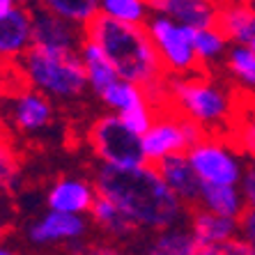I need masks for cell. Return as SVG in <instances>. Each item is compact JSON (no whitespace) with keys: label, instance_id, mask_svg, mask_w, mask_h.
<instances>
[{"label":"cell","instance_id":"cell-1","mask_svg":"<svg viewBox=\"0 0 255 255\" xmlns=\"http://www.w3.org/2000/svg\"><path fill=\"white\" fill-rule=\"evenodd\" d=\"M92 182L99 196L115 202L136 230L156 232L189 223L191 207L166 184L154 163L127 168L99 163Z\"/></svg>","mask_w":255,"mask_h":255},{"label":"cell","instance_id":"cell-2","mask_svg":"<svg viewBox=\"0 0 255 255\" xmlns=\"http://www.w3.org/2000/svg\"><path fill=\"white\" fill-rule=\"evenodd\" d=\"M249 101L251 97L242 95L230 81H221L212 69L168 76V106L207 133H230Z\"/></svg>","mask_w":255,"mask_h":255},{"label":"cell","instance_id":"cell-3","mask_svg":"<svg viewBox=\"0 0 255 255\" xmlns=\"http://www.w3.org/2000/svg\"><path fill=\"white\" fill-rule=\"evenodd\" d=\"M85 37L95 39L106 51L120 76L142 85L145 92L154 90L168 78L145 25L115 21L99 12L85 25Z\"/></svg>","mask_w":255,"mask_h":255},{"label":"cell","instance_id":"cell-4","mask_svg":"<svg viewBox=\"0 0 255 255\" xmlns=\"http://www.w3.org/2000/svg\"><path fill=\"white\" fill-rule=\"evenodd\" d=\"M21 81L42 90L53 101H74L88 92L90 81L78 51L32 44L18 60Z\"/></svg>","mask_w":255,"mask_h":255},{"label":"cell","instance_id":"cell-5","mask_svg":"<svg viewBox=\"0 0 255 255\" xmlns=\"http://www.w3.org/2000/svg\"><path fill=\"white\" fill-rule=\"evenodd\" d=\"M202 184H239L246 175V156L228 133H205L186 152Z\"/></svg>","mask_w":255,"mask_h":255},{"label":"cell","instance_id":"cell-6","mask_svg":"<svg viewBox=\"0 0 255 255\" xmlns=\"http://www.w3.org/2000/svg\"><path fill=\"white\" fill-rule=\"evenodd\" d=\"M147 28L159 60L168 76H186L193 71H200L196 48H193V28L166 16V14L152 12L147 18Z\"/></svg>","mask_w":255,"mask_h":255},{"label":"cell","instance_id":"cell-7","mask_svg":"<svg viewBox=\"0 0 255 255\" xmlns=\"http://www.w3.org/2000/svg\"><path fill=\"white\" fill-rule=\"evenodd\" d=\"M88 142L99 163L108 166H140L145 163V152H142V136L122 122L118 113L101 115L92 122L88 131Z\"/></svg>","mask_w":255,"mask_h":255},{"label":"cell","instance_id":"cell-8","mask_svg":"<svg viewBox=\"0 0 255 255\" xmlns=\"http://www.w3.org/2000/svg\"><path fill=\"white\" fill-rule=\"evenodd\" d=\"M207 131L193 120L179 115L175 108L163 106L156 113L154 125L142 133V152L147 163H159L166 156L186 154L193 142H198Z\"/></svg>","mask_w":255,"mask_h":255},{"label":"cell","instance_id":"cell-9","mask_svg":"<svg viewBox=\"0 0 255 255\" xmlns=\"http://www.w3.org/2000/svg\"><path fill=\"white\" fill-rule=\"evenodd\" d=\"M5 118L16 131L32 136L48 129L55 122V106L53 99L44 95L42 90L21 83L16 90L9 92L5 104Z\"/></svg>","mask_w":255,"mask_h":255},{"label":"cell","instance_id":"cell-10","mask_svg":"<svg viewBox=\"0 0 255 255\" xmlns=\"http://www.w3.org/2000/svg\"><path fill=\"white\" fill-rule=\"evenodd\" d=\"M85 214H67L48 209L44 216L28 226V242L35 246H62L76 244L88 235Z\"/></svg>","mask_w":255,"mask_h":255},{"label":"cell","instance_id":"cell-11","mask_svg":"<svg viewBox=\"0 0 255 255\" xmlns=\"http://www.w3.org/2000/svg\"><path fill=\"white\" fill-rule=\"evenodd\" d=\"M189 228L202 255H223L228 244L239 237V219L221 216L205 207H191Z\"/></svg>","mask_w":255,"mask_h":255},{"label":"cell","instance_id":"cell-12","mask_svg":"<svg viewBox=\"0 0 255 255\" xmlns=\"http://www.w3.org/2000/svg\"><path fill=\"white\" fill-rule=\"evenodd\" d=\"M32 39L39 46L78 51L85 39V28L71 23L69 18L60 16L46 7L35 5L32 7Z\"/></svg>","mask_w":255,"mask_h":255},{"label":"cell","instance_id":"cell-13","mask_svg":"<svg viewBox=\"0 0 255 255\" xmlns=\"http://www.w3.org/2000/svg\"><path fill=\"white\" fill-rule=\"evenodd\" d=\"M35 44L32 39V9L16 5L0 14V60L18 62L23 53Z\"/></svg>","mask_w":255,"mask_h":255},{"label":"cell","instance_id":"cell-14","mask_svg":"<svg viewBox=\"0 0 255 255\" xmlns=\"http://www.w3.org/2000/svg\"><path fill=\"white\" fill-rule=\"evenodd\" d=\"M99 191L95 182L81 177H60L46 191V207L67 214H90Z\"/></svg>","mask_w":255,"mask_h":255},{"label":"cell","instance_id":"cell-15","mask_svg":"<svg viewBox=\"0 0 255 255\" xmlns=\"http://www.w3.org/2000/svg\"><path fill=\"white\" fill-rule=\"evenodd\" d=\"M219 28L230 42L246 44L255 51V2L253 0H219Z\"/></svg>","mask_w":255,"mask_h":255},{"label":"cell","instance_id":"cell-16","mask_svg":"<svg viewBox=\"0 0 255 255\" xmlns=\"http://www.w3.org/2000/svg\"><path fill=\"white\" fill-rule=\"evenodd\" d=\"M161 177L166 179V184L177 193L189 207H198L202 191V179L198 177V172L193 170L191 161L186 154H172L166 156L163 161L156 163Z\"/></svg>","mask_w":255,"mask_h":255},{"label":"cell","instance_id":"cell-17","mask_svg":"<svg viewBox=\"0 0 255 255\" xmlns=\"http://www.w3.org/2000/svg\"><path fill=\"white\" fill-rule=\"evenodd\" d=\"M149 7L191 28L219 21V0H149Z\"/></svg>","mask_w":255,"mask_h":255},{"label":"cell","instance_id":"cell-18","mask_svg":"<svg viewBox=\"0 0 255 255\" xmlns=\"http://www.w3.org/2000/svg\"><path fill=\"white\" fill-rule=\"evenodd\" d=\"M198 207H205L221 216H230V219H242L249 205L239 184H202Z\"/></svg>","mask_w":255,"mask_h":255},{"label":"cell","instance_id":"cell-19","mask_svg":"<svg viewBox=\"0 0 255 255\" xmlns=\"http://www.w3.org/2000/svg\"><path fill=\"white\" fill-rule=\"evenodd\" d=\"M223 69L235 88L246 97H255V51L246 44L232 42L223 58Z\"/></svg>","mask_w":255,"mask_h":255},{"label":"cell","instance_id":"cell-20","mask_svg":"<svg viewBox=\"0 0 255 255\" xmlns=\"http://www.w3.org/2000/svg\"><path fill=\"white\" fill-rule=\"evenodd\" d=\"M78 53H81V60H83L90 88L95 90V92H101L108 83H113L115 78L120 76L115 65H113V60L108 58V53L95 42V39H88V37H85L81 48H78Z\"/></svg>","mask_w":255,"mask_h":255},{"label":"cell","instance_id":"cell-21","mask_svg":"<svg viewBox=\"0 0 255 255\" xmlns=\"http://www.w3.org/2000/svg\"><path fill=\"white\" fill-rule=\"evenodd\" d=\"M230 44L232 42L219 28V23L193 28V48H196L198 62H200L202 69H214L216 65H221Z\"/></svg>","mask_w":255,"mask_h":255},{"label":"cell","instance_id":"cell-22","mask_svg":"<svg viewBox=\"0 0 255 255\" xmlns=\"http://www.w3.org/2000/svg\"><path fill=\"white\" fill-rule=\"evenodd\" d=\"M186 226H189V223L156 230L154 239H152V246H149V253H156V255H200V246H198L191 228H186Z\"/></svg>","mask_w":255,"mask_h":255},{"label":"cell","instance_id":"cell-23","mask_svg":"<svg viewBox=\"0 0 255 255\" xmlns=\"http://www.w3.org/2000/svg\"><path fill=\"white\" fill-rule=\"evenodd\" d=\"M90 216L95 221V226H99L106 235H111L115 239H127L131 232H136V226L120 212L118 205L104 196H97L95 205L90 209Z\"/></svg>","mask_w":255,"mask_h":255},{"label":"cell","instance_id":"cell-24","mask_svg":"<svg viewBox=\"0 0 255 255\" xmlns=\"http://www.w3.org/2000/svg\"><path fill=\"white\" fill-rule=\"evenodd\" d=\"M97 97H99L108 106V111H113V113H125L131 106H136L140 101L149 99L142 85L133 83L129 78H122V76H118L113 83H108L101 92H97Z\"/></svg>","mask_w":255,"mask_h":255},{"label":"cell","instance_id":"cell-25","mask_svg":"<svg viewBox=\"0 0 255 255\" xmlns=\"http://www.w3.org/2000/svg\"><path fill=\"white\" fill-rule=\"evenodd\" d=\"M35 2L83 28L101 12V0H35Z\"/></svg>","mask_w":255,"mask_h":255},{"label":"cell","instance_id":"cell-26","mask_svg":"<svg viewBox=\"0 0 255 255\" xmlns=\"http://www.w3.org/2000/svg\"><path fill=\"white\" fill-rule=\"evenodd\" d=\"M101 14L125 23L145 25L152 16V7L149 0H101Z\"/></svg>","mask_w":255,"mask_h":255},{"label":"cell","instance_id":"cell-27","mask_svg":"<svg viewBox=\"0 0 255 255\" xmlns=\"http://www.w3.org/2000/svg\"><path fill=\"white\" fill-rule=\"evenodd\" d=\"M228 136L242 149V154L246 156L251 163H255V108L251 101L242 108V113H239L237 122L232 125Z\"/></svg>","mask_w":255,"mask_h":255},{"label":"cell","instance_id":"cell-28","mask_svg":"<svg viewBox=\"0 0 255 255\" xmlns=\"http://www.w3.org/2000/svg\"><path fill=\"white\" fill-rule=\"evenodd\" d=\"M21 182V163L9 138L0 131V191H12Z\"/></svg>","mask_w":255,"mask_h":255},{"label":"cell","instance_id":"cell-29","mask_svg":"<svg viewBox=\"0 0 255 255\" xmlns=\"http://www.w3.org/2000/svg\"><path fill=\"white\" fill-rule=\"evenodd\" d=\"M156 113H159V108L149 99H145V101H140V104H136V106H131L129 111L118 113V115L122 118V122H125L131 131H136L138 136H142V133H147L149 127L154 125Z\"/></svg>","mask_w":255,"mask_h":255},{"label":"cell","instance_id":"cell-30","mask_svg":"<svg viewBox=\"0 0 255 255\" xmlns=\"http://www.w3.org/2000/svg\"><path fill=\"white\" fill-rule=\"evenodd\" d=\"M239 235L246 239V244L251 246L255 255V207H246V212L239 219Z\"/></svg>","mask_w":255,"mask_h":255},{"label":"cell","instance_id":"cell-31","mask_svg":"<svg viewBox=\"0 0 255 255\" xmlns=\"http://www.w3.org/2000/svg\"><path fill=\"white\" fill-rule=\"evenodd\" d=\"M16 5H21L18 0H0V14H5L9 12V9H14Z\"/></svg>","mask_w":255,"mask_h":255},{"label":"cell","instance_id":"cell-32","mask_svg":"<svg viewBox=\"0 0 255 255\" xmlns=\"http://www.w3.org/2000/svg\"><path fill=\"white\" fill-rule=\"evenodd\" d=\"M14 253V249H9V246H2V242H0V255H9Z\"/></svg>","mask_w":255,"mask_h":255},{"label":"cell","instance_id":"cell-33","mask_svg":"<svg viewBox=\"0 0 255 255\" xmlns=\"http://www.w3.org/2000/svg\"><path fill=\"white\" fill-rule=\"evenodd\" d=\"M5 232H7V226H5V223H2V219H0V242L5 239Z\"/></svg>","mask_w":255,"mask_h":255},{"label":"cell","instance_id":"cell-34","mask_svg":"<svg viewBox=\"0 0 255 255\" xmlns=\"http://www.w3.org/2000/svg\"><path fill=\"white\" fill-rule=\"evenodd\" d=\"M0 131H2V113H0Z\"/></svg>","mask_w":255,"mask_h":255},{"label":"cell","instance_id":"cell-35","mask_svg":"<svg viewBox=\"0 0 255 255\" xmlns=\"http://www.w3.org/2000/svg\"><path fill=\"white\" fill-rule=\"evenodd\" d=\"M251 104H253V108H255V97H251Z\"/></svg>","mask_w":255,"mask_h":255},{"label":"cell","instance_id":"cell-36","mask_svg":"<svg viewBox=\"0 0 255 255\" xmlns=\"http://www.w3.org/2000/svg\"><path fill=\"white\" fill-rule=\"evenodd\" d=\"M253 2H255V0H253Z\"/></svg>","mask_w":255,"mask_h":255}]
</instances>
